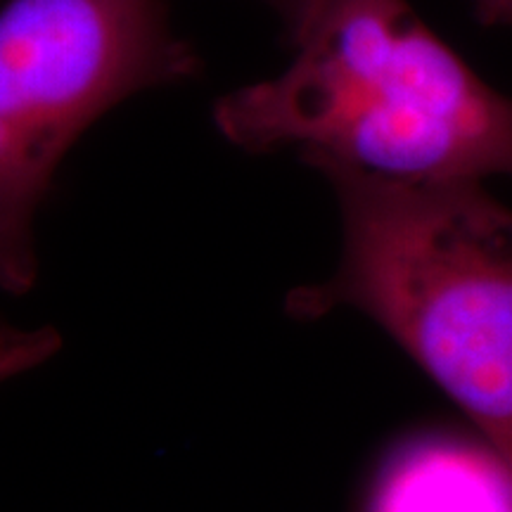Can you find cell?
Returning a JSON list of instances; mask_svg holds the SVG:
<instances>
[{"mask_svg": "<svg viewBox=\"0 0 512 512\" xmlns=\"http://www.w3.org/2000/svg\"><path fill=\"white\" fill-rule=\"evenodd\" d=\"M287 29L290 67L216 102L228 143L392 181L512 178V95L408 0H309Z\"/></svg>", "mask_w": 512, "mask_h": 512, "instance_id": "obj_1", "label": "cell"}, {"mask_svg": "<svg viewBox=\"0 0 512 512\" xmlns=\"http://www.w3.org/2000/svg\"><path fill=\"white\" fill-rule=\"evenodd\" d=\"M342 216L337 271L287 297L354 309L394 339L512 475V209L477 181H392L323 166Z\"/></svg>", "mask_w": 512, "mask_h": 512, "instance_id": "obj_2", "label": "cell"}, {"mask_svg": "<svg viewBox=\"0 0 512 512\" xmlns=\"http://www.w3.org/2000/svg\"><path fill=\"white\" fill-rule=\"evenodd\" d=\"M200 55L164 0H8L0 8V290L36 280L34 219L81 133L121 100L192 79Z\"/></svg>", "mask_w": 512, "mask_h": 512, "instance_id": "obj_3", "label": "cell"}, {"mask_svg": "<svg viewBox=\"0 0 512 512\" xmlns=\"http://www.w3.org/2000/svg\"><path fill=\"white\" fill-rule=\"evenodd\" d=\"M373 512H512V475L491 448L430 441L387 467Z\"/></svg>", "mask_w": 512, "mask_h": 512, "instance_id": "obj_4", "label": "cell"}, {"mask_svg": "<svg viewBox=\"0 0 512 512\" xmlns=\"http://www.w3.org/2000/svg\"><path fill=\"white\" fill-rule=\"evenodd\" d=\"M60 347V337L53 330H15L0 328V382L10 380L24 370L38 366Z\"/></svg>", "mask_w": 512, "mask_h": 512, "instance_id": "obj_5", "label": "cell"}, {"mask_svg": "<svg viewBox=\"0 0 512 512\" xmlns=\"http://www.w3.org/2000/svg\"><path fill=\"white\" fill-rule=\"evenodd\" d=\"M479 22L512 24V0H475Z\"/></svg>", "mask_w": 512, "mask_h": 512, "instance_id": "obj_6", "label": "cell"}, {"mask_svg": "<svg viewBox=\"0 0 512 512\" xmlns=\"http://www.w3.org/2000/svg\"><path fill=\"white\" fill-rule=\"evenodd\" d=\"M266 3H271L273 8L280 12V17L285 19V24H290L292 19L306 8L309 0H266Z\"/></svg>", "mask_w": 512, "mask_h": 512, "instance_id": "obj_7", "label": "cell"}]
</instances>
